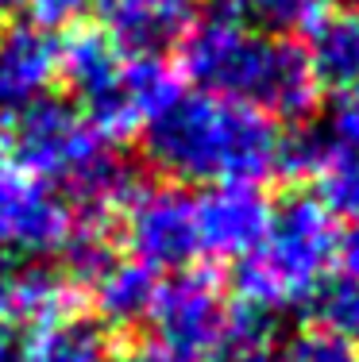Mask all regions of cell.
<instances>
[{"instance_id":"1","label":"cell","mask_w":359,"mask_h":362,"mask_svg":"<svg viewBox=\"0 0 359 362\" xmlns=\"http://www.w3.org/2000/svg\"><path fill=\"white\" fill-rule=\"evenodd\" d=\"M182 70L224 100L247 105L278 124H302L321 100V85L297 42L251 31L236 4L198 12L182 35Z\"/></svg>"},{"instance_id":"2","label":"cell","mask_w":359,"mask_h":362,"mask_svg":"<svg viewBox=\"0 0 359 362\" xmlns=\"http://www.w3.org/2000/svg\"><path fill=\"white\" fill-rule=\"evenodd\" d=\"M147 158L193 185H255L278 174L282 132L270 116L217 93H178L143 124Z\"/></svg>"},{"instance_id":"3","label":"cell","mask_w":359,"mask_h":362,"mask_svg":"<svg viewBox=\"0 0 359 362\" xmlns=\"http://www.w3.org/2000/svg\"><path fill=\"white\" fill-rule=\"evenodd\" d=\"M58 74L78 100L74 108L105 143L132 139L182 93L178 74L162 58L120 54L97 28H78L58 42Z\"/></svg>"},{"instance_id":"4","label":"cell","mask_w":359,"mask_h":362,"mask_svg":"<svg viewBox=\"0 0 359 362\" xmlns=\"http://www.w3.org/2000/svg\"><path fill=\"white\" fill-rule=\"evenodd\" d=\"M336 223L317 197H286L270 209L263 239L236 262V289L244 305L278 313L313 300L336 266Z\"/></svg>"},{"instance_id":"5","label":"cell","mask_w":359,"mask_h":362,"mask_svg":"<svg viewBox=\"0 0 359 362\" xmlns=\"http://www.w3.org/2000/svg\"><path fill=\"white\" fill-rule=\"evenodd\" d=\"M228 300L220 278L209 270H178L155 286L151 308V358L159 362H212L220 332L228 324Z\"/></svg>"},{"instance_id":"6","label":"cell","mask_w":359,"mask_h":362,"mask_svg":"<svg viewBox=\"0 0 359 362\" xmlns=\"http://www.w3.org/2000/svg\"><path fill=\"white\" fill-rule=\"evenodd\" d=\"M124 239L132 262L155 270H186L201 255L193 197L178 185H139L124 204Z\"/></svg>"},{"instance_id":"7","label":"cell","mask_w":359,"mask_h":362,"mask_svg":"<svg viewBox=\"0 0 359 362\" xmlns=\"http://www.w3.org/2000/svg\"><path fill=\"white\" fill-rule=\"evenodd\" d=\"M74 231V209L50 185L28 177L0 151V247L23 255L62 251Z\"/></svg>"},{"instance_id":"8","label":"cell","mask_w":359,"mask_h":362,"mask_svg":"<svg viewBox=\"0 0 359 362\" xmlns=\"http://www.w3.org/2000/svg\"><path fill=\"white\" fill-rule=\"evenodd\" d=\"M270 204L259 185H209L193 197L198 247L212 258H244L263 239Z\"/></svg>"},{"instance_id":"9","label":"cell","mask_w":359,"mask_h":362,"mask_svg":"<svg viewBox=\"0 0 359 362\" xmlns=\"http://www.w3.org/2000/svg\"><path fill=\"white\" fill-rule=\"evenodd\" d=\"M101 31L120 54L162 58V50L178 47L193 28L198 0H97Z\"/></svg>"},{"instance_id":"10","label":"cell","mask_w":359,"mask_h":362,"mask_svg":"<svg viewBox=\"0 0 359 362\" xmlns=\"http://www.w3.org/2000/svg\"><path fill=\"white\" fill-rule=\"evenodd\" d=\"M58 77V39L35 23L0 28V124L20 116L28 105L47 97Z\"/></svg>"},{"instance_id":"11","label":"cell","mask_w":359,"mask_h":362,"mask_svg":"<svg viewBox=\"0 0 359 362\" xmlns=\"http://www.w3.org/2000/svg\"><path fill=\"white\" fill-rule=\"evenodd\" d=\"M309 35V70L321 89L352 93L359 89V12L355 8H321V16L305 28Z\"/></svg>"},{"instance_id":"12","label":"cell","mask_w":359,"mask_h":362,"mask_svg":"<svg viewBox=\"0 0 359 362\" xmlns=\"http://www.w3.org/2000/svg\"><path fill=\"white\" fill-rule=\"evenodd\" d=\"M78 297H81V289L62 270L28 266L12 281V316L35 332V327H47V324H58L66 316H74Z\"/></svg>"},{"instance_id":"13","label":"cell","mask_w":359,"mask_h":362,"mask_svg":"<svg viewBox=\"0 0 359 362\" xmlns=\"http://www.w3.org/2000/svg\"><path fill=\"white\" fill-rule=\"evenodd\" d=\"M155 274L147 266L132 262V258H116L105 274L89 286L93 293V305H97L101 320L105 324H116V327H127L135 320H143L151 308V297H155Z\"/></svg>"},{"instance_id":"14","label":"cell","mask_w":359,"mask_h":362,"mask_svg":"<svg viewBox=\"0 0 359 362\" xmlns=\"http://www.w3.org/2000/svg\"><path fill=\"white\" fill-rule=\"evenodd\" d=\"M20 362H113V347L93 320L66 316L58 324L35 327L28 347L20 351Z\"/></svg>"},{"instance_id":"15","label":"cell","mask_w":359,"mask_h":362,"mask_svg":"<svg viewBox=\"0 0 359 362\" xmlns=\"http://www.w3.org/2000/svg\"><path fill=\"white\" fill-rule=\"evenodd\" d=\"M270 347H275L270 313L239 305L228 313V324H224V332H220L212 362H270Z\"/></svg>"},{"instance_id":"16","label":"cell","mask_w":359,"mask_h":362,"mask_svg":"<svg viewBox=\"0 0 359 362\" xmlns=\"http://www.w3.org/2000/svg\"><path fill=\"white\" fill-rule=\"evenodd\" d=\"M317 185V201L329 209V216H344V220H359V151L344 143H332L324 166L313 177Z\"/></svg>"},{"instance_id":"17","label":"cell","mask_w":359,"mask_h":362,"mask_svg":"<svg viewBox=\"0 0 359 362\" xmlns=\"http://www.w3.org/2000/svg\"><path fill=\"white\" fill-rule=\"evenodd\" d=\"M244 20H255L267 31H305L321 16L324 0H232Z\"/></svg>"},{"instance_id":"18","label":"cell","mask_w":359,"mask_h":362,"mask_svg":"<svg viewBox=\"0 0 359 362\" xmlns=\"http://www.w3.org/2000/svg\"><path fill=\"white\" fill-rule=\"evenodd\" d=\"M317 313H321V327L344 335L359 347V281H348V278L324 281L317 293Z\"/></svg>"},{"instance_id":"19","label":"cell","mask_w":359,"mask_h":362,"mask_svg":"<svg viewBox=\"0 0 359 362\" xmlns=\"http://www.w3.org/2000/svg\"><path fill=\"white\" fill-rule=\"evenodd\" d=\"M282 362H359V347L329 327H305L286 343Z\"/></svg>"},{"instance_id":"20","label":"cell","mask_w":359,"mask_h":362,"mask_svg":"<svg viewBox=\"0 0 359 362\" xmlns=\"http://www.w3.org/2000/svg\"><path fill=\"white\" fill-rule=\"evenodd\" d=\"M12 4L16 12H23V23H35L42 31H55V28H66L74 23L93 0H4Z\"/></svg>"},{"instance_id":"21","label":"cell","mask_w":359,"mask_h":362,"mask_svg":"<svg viewBox=\"0 0 359 362\" xmlns=\"http://www.w3.org/2000/svg\"><path fill=\"white\" fill-rule=\"evenodd\" d=\"M332 135H336V143L359 151V89L340 97L336 112H332Z\"/></svg>"},{"instance_id":"22","label":"cell","mask_w":359,"mask_h":362,"mask_svg":"<svg viewBox=\"0 0 359 362\" xmlns=\"http://www.w3.org/2000/svg\"><path fill=\"white\" fill-rule=\"evenodd\" d=\"M336 262H340V270H344L340 278L359 281V220L336 239Z\"/></svg>"},{"instance_id":"23","label":"cell","mask_w":359,"mask_h":362,"mask_svg":"<svg viewBox=\"0 0 359 362\" xmlns=\"http://www.w3.org/2000/svg\"><path fill=\"white\" fill-rule=\"evenodd\" d=\"M12 281H16V270L4 258V251H0V324L12 316Z\"/></svg>"},{"instance_id":"24","label":"cell","mask_w":359,"mask_h":362,"mask_svg":"<svg viewBox=\"0 0 359 362\" xmlns=\"http://www.w3.org/2000/svg\"><path fill=\"white\" fill-rule=\"evenodd\" d=\"M0 362H20V347H16L4 332H0Z\"/></svg>"}]
</instances>
